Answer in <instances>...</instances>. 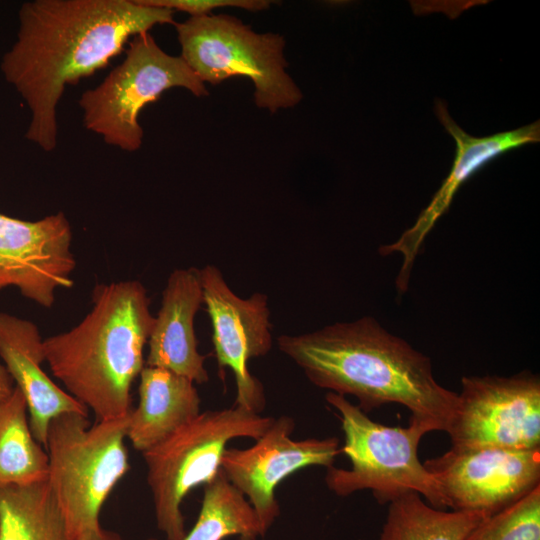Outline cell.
Wrapping results in <instances>:
<instances>
[{"mask_svg":"<svg viewBox=\"0 0 540 540\" xmlns=\"http://www.w3.org/2000/svg\"><path fill=\"white\" fill-rule=\"evenodd\" d=\"M464 540H540V485L482 520Z\"/></svg>","mask_w":540,"mask_h":540,"instance_id":"7402d4cb","label":"cell"},{"mask_svg":"<svg viewBox=\"0 0 540 540\" xmlns=\"http://www.w3.org/2000/svg\"><path fill=\"white\" fill-rule=\"evenodd\" d=\"M279 350L315 386L354 396L364 413L395 403L410 419L447 432L458 393L441 386L429 357L365 316L321 329L278 337Z\"/></svg>","mask_w":540,"mask_h":540,"instance_id":"7a4b0ae2","label":"cell"},{"mask_svg":"<svg viewBox=\"0 0 540 540\" xmlns=\"http://www.w3.org/2000/svg\"><path fill=\"white\" fill-rule=\"evenodd\" d=\"M175 87L196 97L208 95L205 84L181 56L167 54L149 32L136 35L125 49L124 60L80 96L83 126L106 144L135 152L143 142L141 111Z\"/></svg>","mask_w":540,"mask_h":540,"instance_id":"ba28073f","label":"cell"},{"mask_svg":"<svg viewBox=\"0 0 540 540\" xmlns=\"http://www.w3.org/2000/svg\"><path fill=\"white\" fill-rule=\"evenodd\" d=\"M0 357L26 399L31 431L44 448L53 418L67 412L88 415V409L57 386L42 369L43 340L33 322L0 312Z\"/></svg>","mask_w":540,"mask_h":540,"instance_id":"9a60e30c","label":"cell"},{"mask_svg":"<svg viewBox=\"0 0 540 540\" xmlns=\"http://www.w3.org/2000/svg\"><path fill=\"white\" fill-rule=\"evenodd\" d=\"M92 308L75 327L43 340L53 376L96 421L131 411V385L144 368L143 350L155 316L142 283L98 284Z\"/></svg>","mask_w":540,"mask_h":540,"instance_id":"3957f363","label":"cell"},{"mask_svg":"<svg viewBox=\"0 0 540 540\" xmlns=\"http://www.w3.org/2000/svg\"><path fill=\"white\" fill-rule=\"evenodd\" d=\"M14 387L15 384L7 369L0 363V402L10 396Z\"/></svg>","mask_w":540,"mask_h":540,"instance_id":"d4e9b609","label":"cell"},{"mask_svg":"<svg viewBox=\"0 0 540 540\" xmlns=\"http://www.w3.org/2000/svg\"><path fill=\"white\" fill-rule=\"evenodd\" d=\"M487 517L480 512L436 509L420 494L409 492L389 503L378 540H464Z\"/></svg>","mask_w":540,"mask_h":540,"instance_id":"ffe728a7","label":"cell"},{"mask_svg":"<svg viewBox=\"0 0 540 540\" xmlns=\"http://www.w3.org/2000/svg\"><path fill=\"white\" fill-rule=\"evenodd\" d=\"M74 540H125L118 533L104 529L101 524L87 529L79 534Z\"/></svg>","mask_w":540,"mask_h":540,"instance_id":"cb8c5ba5","label":"cell"},{"mask_svg":"<svg viewBox=\"0 0 540 540\" xmlns=\"http://www.w3.org/2000/svg\"><path fill=\"white\" fill-rule=\"evenodd\" d=\"M325 398L339 413L344 433L341 452L351 463L349 469L327 468L330 491L345 497L371 490L379 504L416 492L433 508H447L439 485L418 456L420 440L432 432L426 423L410 419L407 427L386 426L371 420L345 396L328 392Z\"/></svg>","mask_w":540,"mask_h":540,"instance_id":"5b68a950","label":"cell"},{"mask_svg":"<svg viewBox=\"0 0 540 540\" xmlns=\"http://www.w3.org/2000/svg\"><path fill=\"white\" fill-rule=\"evenodd\" d=\"M175 12L136 0H31L0 70L30 112L25 138L45 152L58 141L57 107L69 85L107 67L136 35L175 24Z\"/></svg>","mask_w":540,"mask_h":540,"instance_id":"6da1fadb","label":"cell"},{"mask_svg":"<svg viewBox=\"0 0 540 540\" xmlns=\"http://www.w3.org/2000/svg\"><path fill=\"white\" fill-rule=\"evenodd\" d=\"M203 304L200 270H174L162 293L148 339L146 366L160 367L183 375L194 383L208 382L206 356L198 351L194 317Z\"/></svg>","mask_w":540,"mask_h":540,"instance_id":"2e32d148","label":"cell"},{"mask_svg":"<svg viewBox=\"0 0 540 540\" xmlns=\"http://www.w3.org/2000/svg\"><path fill=\"white\" fill-rule=\"evenodd\" d=\"M199 270L219 371L228 367L234 374L235 405L260 414L266 403L264 388L250 373L248 361L265 356L272 348L268 298L260 292L239 297L215 265Z\"/></svg>","mask_w":540,"mask_h":540,"instance_id":"8fae6325","label":"cell"},{"mask_svg":"<svg viewBox=\"0 0 540 540\" xmlns=\"http://www.w3.org/2000/svg\"><path fill=\"white\" fill-rule=\"evenodd\" d=\"M48 455L34 437L18 387L0 402V488L47 481Z\"/></svg>","mask_w":540,"mask_h":540,"instance_id":"ac0fdd59","label":"cell"},{"mask_svg":"<svg viewBox=\"0 0 540 540\" xmlns=\"http://www.w3.org/2000/svg\"><path fill=\"white\" fill-rule=\"evenodd\" d=\"M139 4L153 7H162L174 12H185L190 17L210 15L211 11L222 7H236L251 12L267 10L271 0H136Z\"/></svg>","mask_w":540,"mask_h":540,"instance_id":"603a6c76","label":"cell"},{"mask_svg":"<svg viewBox=\"0 0 540 540\" xmlns=\"http://www.w3.org/2000/svg\"><path fill=\"white\" fill-rule=\"evenodd\" d=\"M128 415L90 426L88 415L67 412L48 426L49 488L62 512L69 540L100 525L103 504L129 469Z\"/></svg>","mask_w":540,"mask_h":540,"instance_id":"277c9868","label":"cell"},{"mask_svg":"<svg viewBox=\"0 0 540 540\" xmlns=\"http://www.w3.org/2000/svg\"><path fill=\"white\" fill-rule=\"evenodd\" d=\"M446 433L453 449H540L539 376L462 377Z\"/></svg>","mask_w":540,"mask_h":540,"instance_id":"9c48e42d","label":"cell"},{"mask_svg":"<svg viewBox=\"0 0 540 540\" xmlns=\"http://www.w3.org/2000/svg\"><path fill=\"white\" fill-rule=\"evenodd\" d=\"M435 113L456 143L451 171L414 224L391 244L380 247L382 255L399 253L403 262L396 277L399 294L408 289L413 264L428 233L448 210L459 188L495 158L523 145L539 142V121L514 130L475 137L465 132L449 115L446 104L437 100Z\"/></svg>","mask_w":540,"mask_h":540,"instance_id":"5bb4252c","label":"cell"},{"mask_svg":"<svg viewBox=\"0 0 540 540\" xmlns=\"http://www.w3.org/2000/svg\"><path fill=\"white\" fill-rule=\"evenodd\" d=\"M204 486L199 516L182 540H224L232 536L239 537V540H257L262 537L254 509L245 496L226 479L221 469Z\"/></svg>","mask_w":540,"mask_h":540,"instance_id":"44dd1931","label":"cell"},{"mask_svg":"<svg viewBox=\"0 0 540 540\" xmlns=\"http://www.w3.org/2000/svg\"><path fill=\"white\" fill-rule=\"evenodd\" d=\"M274 418L235 405L200 412L167 439L143 452L155 521L167 540L186 535L182 503L198 485L210 483L218 474L229 441L248 437L257 440Z\"/></svg>","mask_w":540,"mask_h":540,"instance_id":"8992f818","label":"cell"},{"mask_svg":"<svg viewBox=\"0 0 540 540\" xmlns=\"http://www.w3.org/2000/svg\"><path fill=\"white\" fill-rule=\"evenodd\" d=\"M447 508L491 516L540 485V449H453L424 463Z\"/></svg>","mask_w":540,"mask_h":540,"instance_id":"30bf717a","label":"cell"},{"mask_svg":"<svg viewBox=\"0 0 540 540\" xmlns=\"http://www.w3.org/2000/svg\"><path fill=\"white\" fill-rule=\"evenodd\" d=\"M139 402L128 414L127 439L142 453L158 445L200 413L195 383L171 370L144 366Z\"/></svg>","mask_w":540,"mask_h":540,"instance_id":"e0dca14e","label":"cell"},{"mask_svg":"<svg viewBox=\"0 0 540 540\" xmlns=\"http://www.w3.org/2000/svg\"><path fill=\"white\" fill-rule=\"evenodd\" d=\"M295 422L287 415L274 419L255 444L246 449L224 451L221 471L254 509L262 537L280 513L275 489L289 475L309 466L333 465L341 453L337 437L294 440Z\"/></svg>","mask_w":540,"mask_h":540,"instance_id":"7c38bea8","label":"cell"},{"mask_svg":"<svg viewBox=\"0 0 540 540\" xmlns=\"http://www.w3.org/2000/svg\"><path fill=\"white\" fill-rule=\"evenodd\" d=\"M0 540H69L47 481L0 488Z\"/></svg>","mask_w":540,"mask_h":540,"instance_id":"d6986e66","label":"cell"},{"mask_svg":"<svg viewBox=\"0 0 540 540\" xmlns=\"http://www.w3.org/2000/svg\"><path fill=\"white\" fill-rule=\"evenodd\" d=\"M174 25L180 56L204 84L247 77L254 85L256 106L271 113L302 100L301 90L286 72L283 36L257 33L226 14L190 17Z\"/></svg>","mask_w":540,"mask_h":540,"instance_id":"52a82bcc","label":"cell"},{"mask_svg":"<svg viewBox=\"0 0 540 540\" xmlns=\"http://www.w3.org/2000/svg\"><path fill=\"white\" fill-rule=\"evenodd\" d=\"M72 230L63 212L26 221L0 213V290L9 286L50 308L57 289L73 286Z\"/></svg>","mask_w":540,"mask_h":540,"instance_id":"4fadbf2b","label":"cell"}]
</instances>
